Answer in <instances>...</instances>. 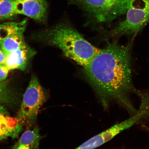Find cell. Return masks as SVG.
I'll list each match as a JSON object with an SVG mask.
<instances>
[{"label": "cell", "mask_w": 149, "mask_h": 149, "mask_svg": "<svg viewBox=\"0 0 149 149\" xmlns=\"http://www.w3.org/2000/svg\"><path fill=\"white\" fill-rule=\"evenodd\" d=\"M131 47V43L124 46L115 40L100 49L84 68L104 107L111 102H116L134 115L138 111L130 99V94L136 92L132 80Z\"/></svg>", "instance_id": "1"}, {"label": "cell", "mask_w": 149, "mask_h": 149, "mask_svg": "<svg viewBox=\"0 0 149 149\" xmlns=\"http://www.w3.org/2000/svg\"><path fill=\"white\" fill-rule=\"evenodd\" d=\"M38 38L49 45L61 50L64 54L85 68L100 49L92 45L66 22H61L39 33Z\"/></svg>", "instance_id": "2"}, {"label": "cell", "mask_w": 149, "mask_h": 149, "mask_svg": "<svg viewBox=\"0 0 149 149\" xmlns=\"http://www.w3.org/2000/svg\"><path fill=\"white\" fill-rule=\"evenodd\" d=\"M84 13L91 22L97 24L111 23L125 14L131 0H66Z\"/></svg>", "instance_id": "3"}, {"label": "cell", "mask_w": 149, "mask_h": 149, "mask_svg": "<svg viewBox=\"0 0 149 149\" xmlns=\"http://www.w3.org/2000/svg\"><path fill=\"white\" fill-rule=\"evenodd\" d=\"M47 98L46 91L36 76L33 75L23 95L16 117L20 123L24 126L33 125L36 122L41 107Z\"/></svg>", "instance_id": "4"}, {"label": "cell", "mask_w": 149, "mask_h": 149, "mask_svg": "<svg viewBox=\"0 0 149 149\" xmlns=\"http://www.w3.org/2000/svg\"><path fill=\"white\" fill-rule=\"evenodd\" d=\"M125 19L111 31L113 37H135L149 22V0H131Z\"/></svg>", "instance_id": "5"}, {"label": "cell", "mask_w": 149, "mask_h": 149, "mask_svg": "<svg viewBox=\"0 0 149 149\" xmlns=\"http://www.w3.org/2000/svg\"><path fill=\"white\" fill-rule=\"evenodd\" d=\"M16 14H21L40 22L47 19L48 4L46 0H15Z\"/></svg>", "instance_id": "6"}, {"label": "cell", "mask_w": 149, "mask_h": 149, "mask_svg": "<svg viewBox=\"0 0 149 149\" xmlns=\"http://www.w3.org/2000/svg\"><path fill=\"white\" fill-rule=\"evenodd\" d=\"M24 126L16 117L10 116L4 106L0 105V140L17 137Z\"/></svg>", "instance_id": "7"}, {"label": "cell", "mask_w": 149, "mask_h": 149, "mask_svg": "<svg viewBox=\"0 0 149 149\" xmlns=\"http://www.w3.org/2000/svg\"><path fill=\"white\" fill-rule=\"evenodd\" d=\"M35 52L25 43L16 51L6 55L4 65L9 70H25Z\"/></svg>", "instance_id": "8"}, {"label": "cell", "mask_w": 149, "mask_h": 149, "mask_svg": "<svg viewBox=\"0 0 149 149\" xmlns=\"http://www.w3.org/2000/svg\"><path fill=\"white\" fill-rule=\"evenodd\" d=\"M42 139L39 128L35 127L24 132L18 142L12 147V149H39Z\"/></svg>", "instance_id": "9"}, {"label": "cell", "mask_w": 149, "mask_h": 149, "mask_svg": "<svg viewBox=\"0 0 149 149\" xmlns=\"http://www.w3.org/2000/svg\"><path fill=\"white\" fill-rule=\"evenodd\" d=\"M19 100L17 95L8 82L0 81V105L14 107Z\"/></svg>", "instance_id": "10"}, {"label": "cell", "mask_w": 149, "mask_h": 149, "mask_svg": "<svg viewBox=\"0 0 149 149\" xmlns=\"http://www.w3.org/2000/svg\"><path fill=\"white\" fill-rule=\"evenodd\" d=\"M24 32L20 31L15 33L0 41V47L6 55L16 51L25 44Z\"/></svg>", "instance_id": "11"}, {"label": "cell", "mask_w": 149, "mask_h": 149, "mask_svg": "<svg viewBox=\"0 0 149 149\" xmlns=\"http://www.w3.org/2000/svg\"><path fill=\"white\" fill-rule=\"evenodd\" d=\"M27 23L25 19L19 22H8L0 24V41L10 35L24 31Z\"/></svg>", "instance_id": "12"}, {"label": "cell", "mask_w": 149, "mask_h": 149, "mask_svg": "<svg viewBox=\"0 0 149 149\" xmlns=\"http://www.w3.org/2000/svg\"><path fill=\"white\" fill-rule=\"evenodd\" d=\"M112 139L108 130L98 134L74 149H94Z\"/></svg>", "instance_id": "13"}, {"label": "cell", "mask_w": 149, "mask_h": 149, "mask_svg": "<svg viewBox=\"0 0 149 149\" xmlns=\"http://www.w3.org/2000/svg\"><path fill=\"white\" fill-rule=\"evenodd\" d=\"M15 1V0H0V20L10 18L16 15Z\"/></svg>", "instance_id": "14"}, {"label": "cell", "mask_w": 149, "mask_h": 149, "mask_svg": "<svg viewBox=\"0 0 149 149\" xmlns=\"http://www.w3.org/2000/svg\"><path fill=\"white\" fill-rule=\"evenodd\" d=\"M10 71L4 65H0V81H5Z\"/></svg>", "instance_id": "15"}, {"label": "cell", "mask_w": 149, "mask_h": 149, "mask_svg": "<svg viewBox=\"0 0 149 149\" xmlns=\"http://www.w3.org/2000/svg\"><path fill=\"white\" fill-rule=\"evenodd\" d=\"M6 56L4 52L0 48V65H4Z\"/></svg>", "instance_id": "16"}]
</instances>
